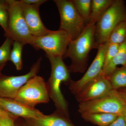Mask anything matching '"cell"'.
I'll list each match as a JSON object with an SVG mask.
<instances>
[{"label":"cell","instance_id":"1","mask_svg":"<svg viewBox=\"0 0 126 126\" xmlns=\"http://www.w3.org/2000/svg\"><path fill=\"white\" fill-rule=\"evenodd\" d=\"M95 24L89 22L79 36L69 43L63 58L71 59V64L68 66L70 72L83 73L86 72L89 53L92 49L98 48L94 36Z\"/></svg>","mask_w":126,"mask_h":126},{"label":"cell","instance_id":"2","mask_svg":"<svg viewBox=\"0 0 126 126\" xmlns=\"http://www.w3.org/2000/svg\"><path fill=\"white\" fill-rule=\"evenodd\" d=\"M51 67L50 77L46 82L50 98L56 107V110L69 119L68 104L61 92L62 83L69 85L72 81L70 72L60 56H46Z\"/></svg>","mask_w":126,"mask_h":126},{"label":"cell","instance_id":"3","mask_svg":"<svg viewBox=\"0 0 126 126\" xmlns=\"http://www.w3.org/2000/svg\"><path fill=\"white\" fill-rule=\"evenodd\" d=\"M126 21V6L122 0H114L110 7L99 18L95 25L94 36L98 46L107 43L112 32Z\"/></svg>","mask_w":126,"mask_h":126},{"label":"cell","instance_id":"4","mask_svg":"<svg viewBox=\"0 0 126 126\" xmlns=\"http://www.w3.org/2000/svg\"><path fill=\"white\" fill-rule=\"evenodd\" d=\"M8 4L9 23L8 29L5 33L6 38L24 45H32L34 36L32 35L27 27L22 13L19 0H7Z\"/></svg>","mask_w":126,"mask_h":126},{"label":"cell","instance_id":"5","mask_svg":"<svg viewBox=\"0 0 126 126\" xmlns=\"http://www.w3.org/2000/svg\"><path fill=\"white\" fill-rule=\"evenodd\" d=\"M126 103L117 90H112L103 96L79 104L81 114L105 113L121 115Z\"/></svg>","mask_w":126,"mask_h":126},{"label":"cell","instance_id":"6","mask_svg":"<svg viewBox=\"0 0 126 126\" xmlns=\"http://www.w3.org/2000/svg\"><path fill=\"white\" fill-rule=\"evenodd\" d=\"M59 12L60 26L59 30L67 32L72 40L78 38L86 27V23L72 0H54Z\"/></svg>","mask_w":126,"mask_h":126},{"label":"cell","instance_id":"7","mask_svg":"<svg viewBox=\"0 0 126 126\" xmlns=\"http://www.w3.org/2000/svg\"><path fill=\"white\" fill-rule=\"evenodd\" d=\"M49 98L46 82L43 77L36 75L21 88L14 99L27 107L35 108L38 104L48 103Z\"/></svg>","mask_w":126,"mask_h":126},{"label":"cell","instance_id":"8","mask_svg":"<svg viewBox=\"0 0 126 126\" xmlns=\"http://www.w3.org/2000/svg\"><path fill=\"white\" fill-rule=\"evenodd\" d=\"M71 40L67 32L58 30L52 31L43 36H34L31 46L35 49L44 50L46 56H60L63 58Z\"/></svg>","mask_w":126,"mask_h":126},{"label":"cell","instance_id":"9","mask_svg":"<svg viewBox=\"0 0 126 126\" xmlns=\"http://www.w3.org/2000/svg\"><path fill=\"white\" fill-rule=\"evenodd\" d=\"M108 46L107 43L99 45L96 55L84 75L78 81L72 80L70 82L69 87L75 96L79 94L89 83L102 74Z\"/></svg>","mask_w":126,"mask_h":126},{"label":"cell","instance_id":"10","mask_svg":"<svg viewBox=\"0 0 126 126\" xmlns=\"http://www.w3.org/2000/svg\"><path fill=\"white\" fill-rule=\"evenodd\" d=\"M41 58L33 64L29 73L20 76H6L0 74V98L14 99L21 88L30 79L38 74Z\"/></svg>","mask_w":126,"mask_h":126},{"label":"cell","instance_id":"11","mask_svg":"<svg viewBox=\"0 0 126 126\" xmlns=\"http://www.w3.org/2000/svg\"><path fill=\"white\" fill-rule=\"evenodd\" d=\"M19 1L23 16L33 36L35 37L43 36L52 31L45 27L41 20L39 14L40 5H28Z\"/></svg>","mask_w":126,"mask_h":126},{"label":"cell","instance_id":"12","mask_svg":"<svg viewBox=\"0 0 126 126\" xmlns=\"http://www.w3.org/2000/svg\"><path fill=\"white\" fill-rule=\"evenodd\" d=\"M112 90L108 79L101 74L75 97L79 103H80L97 99Z\"/></svg>","mask_w":126,"mask_h":126},{"label":"cell","instance_id":"13","mask_svg":"<svg viewBox=\"0 0 126 126\" xmlns=\"http://www.w3.org/2000/svg\"><path fill=\"white\" fill-rule=\"evenodd\" d=\"M0 108L12 117L24 119L39 117L44 113L35 108L27 107L11 98H0Z\"/></svg>","mask_w":126,"mask_h":126},{"label":"cell","instance_id":"14","mask_svg":"<svg viewBox=\"0 0 126 126\" xmlns=\"http://www.w3.org/2000/svg\"><path fill=\"white\" fill-rule=\"evenodd\" d=\"M25 119L28 126H75L69 119L56 110L49 115Z\"/></svg>","mask_w":126,"mask_h":126},{"label":"cell","instance_id":"15","mask_svg":"<svg viewBox=\"0 0 126 126\" xmlns=\"http://www.w3.org/2000/svg\"><path fill=\"white\" fill-rule=\"evenodd\" d=\"M119 65L126 66V40L119 45L116 54L111 62L104 69L102 74L109 79Z\"/></svg>","mask_w":126,"mask_h":126},{"label":"cell","instance_id":"16","mask_svg":"<svg viewBox=\"0 0 126 126\" xmlns=\"http://www.w3.org/2000/svg\"><path fill=\"white\" fill-rule=\"evenodd\" d=\"M119 115L105 113H94L81 115L86 121L98 126H107L115 121Z\"/></svg>","mask_w":126,"mask_h":126},{"label":"cell","instance_id":"17","mask_svg":"<svg viewBox=\"0 0 126 126\" xmlns=\"http://www.w3.org/2000/svg\"><path fill=\"white\" fill-rule=\"evenodd\" d=\"M113 1L114 0H92L89 22L96 23Z\"/></svg>","mask_w":126,"mask_h":126},{"label":"cell","instance_id":"18","mask_svg":"<svg viewBox=\"0 0 126 126\" xmlns=\"http://www.w3.org/2000/svg\"><path fill=\"white\" fill-rule=\"evenodd\" d=\"M108 79L113 90L126 88V66L117 68Z\"/></svg>","mask_w":126,"mask_h":126},{"label":"cell","instance_id":"19","mask_svg":"<svg viewBox=\"0 0 126 126\" xmlns=\"http://www.w3.org/2000/svg\"><path fill=\"white\" fill-rule=\"evenodd\" d=\"M126 40V21L118 25L112 32L107 43L120 45Z\"/></svg>","mask_w":126,"mask_h":126},{"label":"cell","instance_id":"20","mask_svg":"<svg viewBox=\"0 0 126 126\" xmlns=\"http://www.w3.org/2000/svg\"><path fill=\"white\" fill-rule=\"evenodd\" d=\"M75 7L86 25L89 23L92 0H72Z\"/></svg>","mask_w":126,"mask_h":126},{"label":"cell","instance_id":"21","mask_svg":"<svg viewBox=\"0 0 126 126\" xmlns=\"http://www.w3.org/2000/svg\"><path fill=\"white\" fill-rule=\"evenodd\" d=\"M13 48L11 50L10 56V61L15 66L16 70H21L23 67L22 53L24 45L18 41H14Z\"/></svg>","mask_w":126,"mask_h":126},{"label":"cell","instance_id":"22","mask_svg":"<svg viewBox=\"0 0 126 126\" xmlns=\"http://www.w3.org/2000/svg\"><path fill=\"white\" fill-rule=\"evenodd\" d=\"M14 41L9 38H6L0 47V65L4 66L6 62L10 60L11 46Z\"/></svg>","mask_w":126,"mask_h":126},{"label":"cell","instance_id":"23","mask_svg":"<svg viewBox=\"0 0 126 126\" xmlns=\"http://www.w3.org/2000/svg\"><path fill=\"white\" fill-rule=\"evenodd\" d=\"M119 46V45L115 44H108L104 57L103 69L115 57L118 50Z\"/></svg>","mask_w":126,"mask_h":126},{"label":"cell","instance_id":"24","mask_svg":"<svg viewBox=\"0 0 126 126\" xmlns=\"http://www.w3.org/2000/svg\"><path fill=\"white\" fill-rule=\"evenodd\" d=\"M7 9H0V25L4 29L5 33L7 31L9 23V13Z\"/></svg>","mask_w":126,"mask_h":126},{"label":"cell","instance_id":"25","mask_svg":"<svg viewBox=\"0 0 126 126\" xmlns=\"http://www.w3.org/2000/svg\"><path fill=\"white\" fill-rule=\"evenodd\" d=\"M16 118L10 115L0 117V126H16L15 120Z\"/></svg>","mask_w":126,"mask_h":126},{"label":"cell","instance_id":"26","mask_svg":"<svg viewBox=\"0 0 126 126\" xmlns=\"http://www.w3.org/2000/svg\"><path fill=\"white\" fill-rule=\"evenodd\" d=\"M107 126H126V123L122 116L120 115L115 121Z\"/></svg>","mask_w":126,"mask_h":126},{"label":"cell","instance_id":"27","mask_svg":"<svg viewBox=\"0 0 126 126\" xmlns=\"http://www.w3.org/2000/svg\"><path fill=\"white\" fill-rule=\"evenodd\" d=\"M21 2L28 5H41L47 1L45 0H21Z\"/></svg>","mask_w":126,"mask_h":126},{"label":"cell","instance_id":"28","mask_svg":"<svg viewBox=\"0 0 126 126\" xmlns=\"http://www.w3.org/2000/svg\"><path fill=\"white\" fill-rule=\"evenodd\" d=\"M117 90L118 91V92L121 94L126 103V89H119Z\"/></svg>","mask_w":126,"mask_h":126},{"label":"cell","instance_id":"29","mask_svg":"<svg viewBox=\"0 0 126 126\" xmlns=\"http://www.w3.org/2000/svg\"><path fill=\"white\" fill-rule=\"evenodd\" d=\"M8 4L6 0H0V9L5 8L8 9Z\"/></svg>","mask_w":126,"mask_h":126},{"label":"cell","instance_id":"30","mask_svg":"<svg viewBox=\"0 0 126 126\" xmlns=\"http://www.w3.org/2000/svg\"><path fill=\"white\" fill-rule=\"evenodd\" d=\"M121 115L122 116L126 123V104L125 107H124V109H123Z\"/></svg>","mask_w":126,"mask_h":126},{"label":"cell","instance_id":"31","mask_svg":"<svg viewBox=\"0 0 126 126\" xmlns=\"http://www.w3.org/2000/svg\"><path fill=\"white\" fill-rule=\"evenodd\" d=\"M8 115H9V114H8L6 112L2 110L0 108V117Z\"/></svg>","mask_w":126,"mask_h":126},{"label":"cell","instance_id":"32","mask_svg":"<svg viewBox=\"0 0 126 126\" xmlns=\"http://www.w3.org/2000/svg\"><path fill=\"white\" fill-rule=\"evenodd\" d=\"M4 67V66H1V65H0V74H1V70H2V69H3Z\"/></svg>","mask_w":126,"mask_h":126},{"label":"cell","instance_id":"33","mask_svg":"<svg viewBox=\"0 0 126 126\" xmlns=\"http://www.w3.org/2000/svg\"></svg>","mask_w":126,"mask_h":126}]
</instances>
